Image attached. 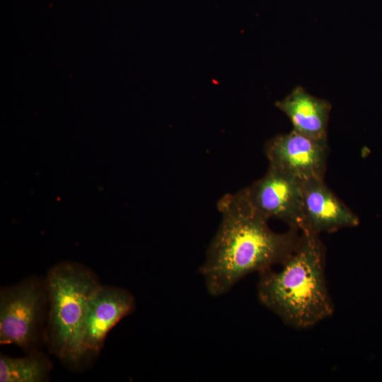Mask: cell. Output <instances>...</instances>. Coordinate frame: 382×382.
Here are the masks:
<instances>
[{"mask_svg": "<svg viewBox=\"0 0 382 382\" xmlns=\"http://www.w3.org/2000/svg\"><path fill=\"white\" fill-rule=\"evenodd\" d=\"M326 248L320 235L302 230L278 270L259 274L260 303L295 329L311 328L330 317L334 304L325 278Z\"/></svg>", "mask_w": 382, "mask_h": 382, "instance_id": "2", "label": "cell"}, {"mask_svg": "<svg viewBox=\"0 0 382 382\" xmlns=\"http://www.w3.org/2000/svg\"><path fill=\"white\" fill-rule=\"evenodd\" d=\"M245 189L253 206L265 217L280 220L289 228L303 229L301 181L269 167L262 177Z\"/></svg>", "mask_w": 382, "mask_h": 382, "instance_id": "6", "label": "cell"}, {"mask_svg": "<svg viewBox=\"0 0 382 382\" xmlns=\"http://www.w3.org/2000/svg\"><path fill=\"white\" fill-rule=\"evenodd\" d=\"M135 300L127 290L100 284L90 295L82 327L83 357L97 354L110 330L133 312Z\"/></svg>", "mask_w": 382, "mask_h": 382, "instance_id": "7", "label": "cell"}, {"mask_svg": "<svg viewBox=\"0 0 382 382\" xmlns=\"http://www.w3.org/2000/svg\"><path fill=\"white\" fill-rule=\"evenodd\" d=\"M221 221L200 267L213 296L227 293L245 276L282 264L294 250L300 231L277 233L250 202L245 189L224 195L217 202Z\"/></svg>", "mask_w": 382, "mask_h": 382, "instance_id": "1", "label": "cell"}, {"mask_svg": "<svg viewBox=\"0 0 382 382\" xmlns=\"http://www.w3.org/2000/svg\"><path fill=\"white\" fill-rule=\"evenodd\" d=\"M48 294L45 280L29 278L0 292V343L26 351L40 340ZM32 352V351H31Z\"/></svg>", "mask_w": 382, "mask_h": 382, "instance_id": "4", "label": "cell"}, {"mask_svg": "<svg viewBox=\"0 0 382 382\" xmlns=\"http://www.w3.org/2000/svg\"><path fill=\"white\" fill-rule=\"evenodd\" d=\"M49 303L46 339L58 358L76 363L83 357L82 327L88 299L100 284L95 274L74 262L52 267L45 279Z\"/></svg>", "mask_w": 382, "mask_h": 382, "instance_id": "3", "label": "cell"}, {"mask_svg": "<svg viewBox=\"0 0 382 382\" xmlns=\"http://www.w3.org/2000/svg\"><path fill=\"white\" fill-rule=\"evenodd\" d=\"M51 361L42 353L32 352L25 357H0L1 382H42L48 378Z\"/></svg>", "mask_w": 382, "mask_h": 382, "instance_id": "10", "label": "cell"}, {"mask_svg": "<svg viewBox=\"0 0 382 382\" xmlns=\"http://www.w3.org/2000/svg\"><path fill=\"white\" fill-rule=\"evenodd\" d=\"M275 106L289 119L293 129L306 137L327 141L331 103L296 86Z\"/></svg>", "mask_w": 382, "mask_h": 382, "instance_id": "9", "label": "cell"}, {"mask_svg": "<svg viewBox=\"0 0 382 382\" xmlns=\"http://www.w3.org/2000/svg\"><path fill=\"white\" fill-rule=\"evenodd\" d=\"M304 228L317 234L356 227L359 219L327 186L323 179L301 183Z\"/></svg>", "mask_w": 382, "mask_h": 382, "instance_id": "8", "label": "cell"}, {"mask_svg": "<svg viewBox=\"0 0 382 382\" xmlns=\"http://www.w3.org/2000/svg\"><path fill=\"white\" fill-rule=\"evenodd\" d=\"M264 152L269 167L287 173L301 183L324 179L328 141L315 139L292 129L267 140Z\"/></svg>", "mask_w": 382, "mask_h": 382, "instance_id": "5", "label": "cell"}]
</instances>
